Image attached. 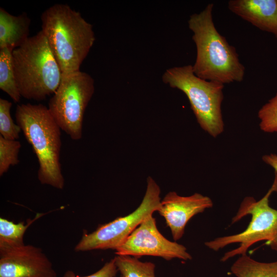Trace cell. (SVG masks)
I'll return each instance as SVG.
<instances>
[{"instance_id":"1","label":"cell","mask_w":277,"mask_h":277,"mask_svg":"<svg viewBox=\"0 0 277 277\" xmlns=\"http://www.w3.org/2000/svg\"><path fill=\"white\" fill-rule=\"evenodd\" d=\"M213 8V4H208L200 13L191 15L188 21L196 48L193 72L201 78L223 85L241 82L245 67L240 63L235 48L216 29L212 18Z\"/></svg>"},{"instance_id":"2","label":"cell","mask_w":277,"mask_h":277,"mask_svg":"<svg viewBox=\"0 0 277 277\" xmlns=\"http://www.w3.org/2000/svg\"><path fill=\"white\" fill-rule=\"evenodd\" d=\"M41 21L42 31L62 74L80 70L95 40L92 25L64 4L46 9Z\"/></svg>"},{"instance_id":"3","label":"cell","mask_w":277,"mask_h":277,"mask_svg":"<svg viewBox=\"0 0 277 277\" xmlns=\"http://www.w3.org/2000/svg\"><path fill=\"white\" fill-rule=\"evenodd\" d=\"M15 115L16 124L37 158L38 181L43 185L63 189L61 129L48 108L41 104H22L17 106Z\"/></svg>"},{"instance_id":"4","label":"cell","mask_w":277,"mask_h":277,"mask_svg":"<svg viewBox=\"0 0 277 277\" xmlns=\"http://www.w3.org/2000/svg\"><path fill=\"white\" fill-rule=\"evenodd\" d=\"M12 61L22 97L39 101L56 91L62 73L42 30L13 50Z\"/></svg>"},{"instance_id":"5","label":"cell","mask_w":277,"mask_h":277,"mask_svg":"<svg viewBox=\"0 0 277 277\" xmlns=\"http://www.w3.org/2000/svg\"><path fill=\"white\" fill-rule=\"evenodd\" d=\"M162 78L165 84L186 95L197 123L204 131L214 137L223 132V84L199 77L191 65L168 68Z\"/></svg>"},{"instance_id":"6","label":"cell","mask_w":277,"mask_h":277,"mask_svg":"<svg viewBox=\"0 0 277 277\" xmlns=\"http://www.w3.org/2000/svg\"><path fill=\"white\" fill-rule=\"evenodd\" d=\"M274 191H277V174L274 182L267 193L259 201L251 196L246 197L242 202L232 223L250 214L251 221L243 232L228 236L219 237L205 243L208 248L214 251L233 243H240L239 246L228 251L221 259L225 262L236 255L246 254L248 248L255 243L265 240L266 244L277 251V210L269 205V197Z\"/></svg>"},{"instance_id":"7","label":"cell","mask_w":277,"mask_h":277,"mask_svg":"<svg viewBox=\"0 0 277 277\" xmlns=\"http://www.w3.org/2000/svg\"><path fill=\"white\" fill-rule=\"evenodd\" d=\"M94 91L92 76L80 70L62 74L48 109L61 129L75 141L82 137L84 116Z\"/></svg>"},{"instance_id":"8","label":"cell","mask_w":277,"mask_h":277,"mask_svg":"<svg viewBox=\"0 0 277 277\" xmlns=\"http://www.w3.org/2000/svg\"><path fill=\"white\" fill-rule=\"evenodd\" d=\"M161 189L151 177L147 179L146 190L139 206L132 212L106 224L91 233L84 232L74 247L76 252L115 250L146 219L157 211L161 205Z\"/></svg>"},{"instance_id":"9","label":"cell","mask_w":277,"mask_h":277,"mask_svg":"<svg viewBox=\"0 0 277 277\" xmlns=\"http://www.w3.org/2000/svg\"><path fill=\"white\" fill-rule=\"evenodd\" d=\"M117 255L140 258L148 255L161 257L167 261L192 259L186 248L165 238L158 230L153 215L146 219L115 250Z\"/></svg>"},{"instance_id":"10","label":"cell","mask_w":277,"mask_h":277,"mask_svg":"<svg viewBox=\"0 0 277 277\" xmlns=\"http://www.w3.org/2000/svg\"><path fill=\"white\" fill-rule=\"evenodd\" d=\"M0 277H57L42 249L32 245L0 252Z\"/></svg>"},{"instance_id":"11","label":"cell","mask_w":277,"mask_h":277,"mask_svg":"<svg viewBox=\"0 0 277 277\" xmlns=\"http://www.w3.org/2000/svg\"><path fill=\"white\" fill-rule=\"evenodd\" d=\"M212 206L211 199L200 193L183 196L170 191L161 201L157 212L165 220L173 240L177 241L183 236L185 227L193 216Z\"/></svg>"},{"instance_id":"12","label":"cell","mask_w":277,"mask_h":277,"mask_svg":"<svg viewBox=\"0 0 277 277\" xmlns=\"http://www.w3.org/2000/svg\"><path fill=\"white\" fill-rule=\"evenodd\" d=\"M229 10L277 38V0H231Z\"/></svg>"},{"instance_id":"13","label":"cell","mask_w":277,"mask_h":277,"mask_svg":"<svg viewBox=\"0 0 277 277\" xmlns=\"http://www.w3.org/2000/svg\"><path fill=\"white\" fill-rule=\"evenodd\" d=\"M31 19L26 13L18 15L10 14L0 8V49L11 50L19 47L29 37Z\"/></svg>"},{"instance_id":"14","label":"cell","mask_w":277,"mask_h":277,"mask_svg":"<svg viewBox=\"0 0 277 277\" xmlns=\"http://www.w3.org/2000/svg\"><path fill=\"white\" fill-rule=\"evenodd\" d=\"M43 213H37L33 219L26 224L24 221L14 223L2 217H0V252L17 248L25 245L24 234L28 227Z\"/></svg>"},{"instance_id":"15","label":"cell","mask_w":277,"mask_h":277,"mask_svg":"<svg viewBox=\"0 0 277 277\" xmlns=\"http://www.w3.org/2000/svg\"><path fill=\"white\" fill-rule=\"evenodd\" d=\"M231 272L236 277H277V261L260 262L246 253L232 264Z\"/></svg>"},{"instance_id":"16","label":"cell","mask_w":277,"mask_h":277,"mask_svg":"<svg viewBox=\"0 0 277 277\" xmlns=\"http://www.w3.org/2000/svg\"><path fill=\"white\" fill-rule=\"evenodd\" d=\"M12 51L7 48L0 49V88L15 103H18L22 96L15 77Z\"/></svg>"},{"instance_id":"17","label":"cell","mask_w":277,"mask_h":277,"mask_svg":"<svg viewBox=\"0 0 277 277\" xmlns=\"http://www.w3.org/2000/svg\"><path fill=\"white\" fill-rule=\"evenodd\" d=\"M114 258L122 277H155V266L151 262H142L138 258L128 255H117Z\"/></svg>"},{"instance_id":"18","label":"cell","mask_w":277,"mask_h":277,"mask_svg":"<svg viewBox=\"0 0 277 277\" xmlns=\"http://www.w3.org/2000/svg\"><path fill=\"white\" fill-rule=\"evenodd\" d=\"M21 143L17 140H10L0 135V176L7 172L11 166L19 163L18 153Z\"/></svg>"},{"instance_id":"19","label":"cell","mask_w":277,"mask_h":277,"mask_svg":"<svg viewBox=\"0 0 277 277\" xmlns=\"http://www.w3.org/2000/svg\"><path fill=\"white\" fill-rule=\"evenodd\" d=\"M12 103L0 98V135L10 140H16L19 137L21 129L15 124L11 115Z\"/></svg>"},{"instance_id":"20","label":"cell","mask_w":277,"mask_h":277,"mask_svg":"<svg viewBox=\"0 0 277 277\" xmlns=\"http://www.w3.org/2000/svg\"><path fill=\"white\" fill-rule=\"evenodd\" d=\"M258 117L261 130L277 132V93L259 110Z\"/></svg>"},{"instance_id":"21","label":"cell","mask_w":277,"mask_h":277,"mask_svg":"<svg viewBox=\"0 0 277 277\" xmlns=\"http://www.w3.org/2000/svg\"><path fill=\"white\" fill-rule=\"evenodd\" d=\"M117 271L114 258L106 262L98 270L90 275L81 276L75 274L72 270H67L62 277H115Z\"/></svg>"},{"instance_id":"22","label":"cell","mask_w":277,"mask_h":277,"mask_svg":"<svg viewBox=\"0 0 277 277\" xmlns=\"http://www.w3.org/2000/svg\"><path fill=\"white\" fill-rule=\"evenodd\" d=\"M263 161L272 167L277 174V155L275 154H266L262 157Z\"/></svg>"},{"instance_id":"23","label":"cell","mask_w":277,"mask_h":277,"mask_svg":"<svg viewBox=\"0 0 277 277\" xmlns=\"http://www.w3.org/2000/svg\"><path fill=\"white\" fill-rule=\"evenodd\" d=\"M120 277H122V276H121Z\"/></svg>"}]
</instances>
